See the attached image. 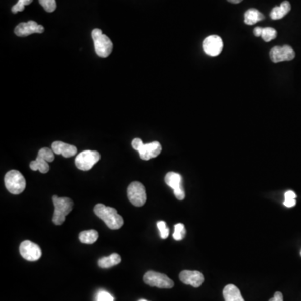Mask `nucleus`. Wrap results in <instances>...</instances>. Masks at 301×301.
<instances>
[{"mask_svg": "<svg viewBox=\"0 0 301 301\" xmlns=\"http://www.w3.org/2000/svg\"><path fill=\"white\" fill-rule=\"evenodd\" d=\"M284 198L285 199H295L296 198V194L293 191H287L285 192V194H284Z\"/></svg>", "mask_w": 301, "mask_h": 301, "instance_id": "31", "label": "nucleus"}, {"mask_svg": "<svg viewBox=\"0 0 301 301\" xmlns=\"http://www.w3.org/2000/svg\"><path fill=\"white\" fill-rule=\"evenodd\" d=\"M144 282L152 287H158L160 289H171L174 286V282L162 273L150 270L143 277Z\"/></svg>", "mask_w": 301, "mask_h": 301, "instance_id": "6", "label": "nucleus"}, {"mask_svg": "<svg viewBox=\"0 0 301 301\" xmlns=\"http://www.w3.org/2000/svg\"><path fill=\"white\" fill-rule=\"evenodd\" d=\"M44 31V26L30 20L29 22L20 23L15 28V34L19 37H26L33 34H42Z\"/></svg>", "mask_w": 301, "mask_h": 301, "instance_id": "12", "label": "nucleus"}, {"mask_svg": "<svg viewBox=\"0 0 301 301\" xmlns=\"http://www.w3.org/2000/svg\"><path fill=\"white\" fill-rule=\"evenodd\" d=\"M52 202L55 208L52 222L56 225H61L66 221V217L72 211L73 201L69 197H59L56 195H54Z\"/></svg>", "mask_w": 301, "mask_h": 301, "instance_id": "2", "label": "nucleus"}, {"mask_svg": "<svg viewBox=\"0 0 301 301\" xmlns=\"http://www.w3.org/2000/svg\"><path fill=\"white\" fill-rule=\"evenodd\" d=\"M144 142L141 139L135 138L133 141H132V142H131V145H132V147H133L135 150H138V149L140 148V146Z\"/></svg>", "mask_w": 301, "mask_h": 301, "instance_id": "29", "label": "nucleus"}, {"mask_svg": "<svg viewBox=\"0 0 301 301\" xmlns=\"http://www.w3.org/2000/svg\"><path fill=\"white\" fill-rule=\"evenodd\" d=\"M186 236V228L185 226L182 224H177L174 226V233H173V237L175 240L180 241L182 240Z\"/></svg>", "mask_w": 301, "mask_h": 301, "instance_id": "24", "label": "nucleus"}, {"mask_svg": "<svg viewBox=\"0 0 301 301\" xmlns=\"http://www.w3.org/2000/svg\"><path fill=\"white\" fill-rule=\"evenodd\" d=\"M269 301H284V298H283V294L281 292L277 291L275 292V295L273 298L270 299Z\"/></svg>", "mask_w": 301, "mask_h": 301, "instance_id": "30", "label": "nucleus"}, {"mask_svg": "<svg viewBox=\"0 0 301 301\" xmlns=\"http://www.w3.org/2000/svg\"><path fill=\"white\" fill-rule=\"evenodd\" d=\"M51 149L56 155H62L66 158H71L77 153V148L75 146L60 141H54L51 144Z\"/></svg>", "mask_w": 301, "mask_h": 301, "instance_id": "15", "label": "nucleus"}, {"mask_svg": "<svg viewBox=\"0 0 301 301\" xmlns=\"http://www.w3.org/2000/svg\"><path fill=\"white\" fill-rule=\"evenodd\" d=\"M263 20H265V15L256 9H249L244 14V23L246 25H254Z\"/></svg>", "mask_w": 301, "mask_h": 301, "instance_id": "19", "label": "nucleus"}, {"mask_svg": "<svg viewBox=\"0 0 301 301\" xmlns=\"http://www.w3.org/2000/svg\"><path fill=\"white\" fill-rule=\"evenodd\" d=\"M29 168L33 171H39L41 173H47L49 171V163L44 159L37 158L29 164Z\"/></svg>", "mask_w": 301, "mask_h": 301, "instance_id": "21", "label": "nucleus"}, {"mask_svg": "<svg viewBox=\"0 0 301 301\" xmlns=\"http://www.w3.org/2000/svg\"><path fill=\"white\" fill-rule=\"evenodd\" d=\"M100 153L96 150H84L75 158V166L78 169L89 171L100 161Z\"/></svg>", "mask_w": 301, "mask_h": 301, "instance_id": "5", "label": "nucleus"}, {"mask_svg": "<svg viewBox=\"0 0 301 301\" xmlns=\"http://www.w3.org/2000/svg\"><path fill=\"white\" fill-rule=\"evenodd\" d=\"M277 36V31L274 28H263L262 34L261 37L265 42L272 41L273 39H275Z\"/></svg>", "mask_w": 301, "mask_h": 301, "instance_id": "23", "label": "nucleus"}, {"mask_svg": "<svg viewBox=\"0 0 301 301\" xmlns=\"http://www.w3.org/2000/svg\"><path fill=\"white\" fill-rule=\"evenodd\" d=\"M224 48V43L221 37L219 35H210L207 37L203 42V49L204 52L210 56L220 55Z\"/></svg>", "mask_w": 301, "mask_h": 301, "instance_id": "10", "label": "nucleus"}, {"mask_svg": "<svg viewBox=\"0 0 301 301\" xmlns=\"http://www.w3.org/2000/svg\"><path fill=\"white\" fill-rule=\"evenodd\" d=\"M179 279L185 284H189L197 288L201 286L204 281V276L197 270H183L180 273Z\"/></svg>", "mask_w": 301, "mask_h": 301, "instance_id": "13", "label": "nucleus"}, {"mask_svg": "<svg viewBox=\"0 0 301 301\" xmlns=\"http://www.w3.org/2000/svg\"><path fill=\"white\" fill-rule=\"evenodd\" d=\"M166 184L173 188L174 195L178 200H183L185 198V192L182 187V177L179 173H167L165 176Z\"/></svg>", "mask_w": 301, "mask_h": 301, "instance_id": "9", "label": "nucleus"}, {"mask_svg": "<svg viewBox=\"0 0 301 301\" xmlns=\"http://www.w3.org/2000/svg\"><path fill=\"white\" fill-rule=\"evenodd\" d=\"M127 197L134 206H143L146 202V187L141 182H131L127 188Z\"/></svg>", "mask_w": 301, "mask_h": 301, "instance_id": "7", "label": "nucleus"}, {"mask_svg": "<svg viewBox=\"0 0 301 301\" xmlns=\"http://www.w3.org/2000/svg\"><path fill=\"white\" fill-rule=\"evenodd\" d=\"M37 158L44 159L48 163H52L55 159V153H54L53 150L49 147H43L39 150Z\"/></svg>", "mask_w": 301, "mask_h": 301, "instance_id": "22", "label": "nucleus"}, {"mask_svg": "<svg viewBox=\"0 0 301 301\" xmlns=\"http://www.w3.org/2000/svg\"><path fill=\"white\" fill-rule=\"evenodd\" d=\"M114 299H113V297L111 295V294L108 293V292L104 291V290H102V291L99 292L97 294V299H96V301H113Z\"/></svg>", "mask_w": 301, "mask_h": 301, "instance_id": "28", "label": "nucleus"}, {"mask_svg": "<svg viewBox=\"0 0 301 301\" xmlns=\"http://www.w3.org/2000/svg\"><path fill=\"white\" fill-rule=\"evenodd\" d=\"M262 30L263 28H260V27H256V28H255V29H254V34H255V36H261V34H262Z\"/></svg>", "mask_w": 301, "mask_h": 301, "instance_id": "33", "label": "nucleus"}, {"mask_svg": "<svg viewBox=\"0 0 301 301\" xmlns=\"http://www.w3.org/2000/svg\"><path fill=\"white\" fill-rule=\"evenodd\" d=\"M92 39L95 44V52L102 58L110 56L113 49V44L111 39L102 33L100 29H95L92 31Z\"/></svg>", "mask_w": 301, "mask_h": 301, "instance_id": "4", "label": "nucleus"}, {"mask_svg": "<svg viewBox=\"0 0 301 301\" xmlns=\"http://www.w3.org/2000/svg\"><path fill=\"white\" fill-rule=\"evenodd\" d=\"M138 301H148V300H146V299H140V300Z\"/></svg>", "mask_w": 301, "mask_h": 301, "instance_id": "35", "label": "nucleus"}, {"mask_svg": "<svg viewBox=\"0 0 301 301\" xmlns=\"http://www.w3.org/2000/svg\"><path fill=\"white\" fill-rule=\"evenodd\" d=\"M94 212L95 215L100 218L110 229H119L124 224L122 217L112 207L105 206L104 204H96L94 208Z\"/></svg>", "mask_w": 301, "mask_h": 301, "instance_id": "1", "label": "nucleus"}, {"mask_svg": "<svg viewBox=\"0 0 301 301\" xmlns=\"http://www.w3.org/2000/svg\"><path fill=\"white\" fill-rule=\"evenodd\" d=\"M33 2V0H19L16 5H14L12 7L13 14H17L19 12H22L25 10V8L26 5H29Z\"/></svg>", "mask_w": 301, "mask_h": 301, "instance_id": "25", "label": "nucleus"}, {"mask_svg": "<svg viewBox=\"0 0 301 301\" xmlns=\"http://www.w3.org/2000/svg\"><path fill=\"white\" fill-rule=\"evenodd\" d=\"M137 152L142 160L148 161L152 158H157L160 154L162 152V146L158 141H153L150 143H143L140 146Z\"/></svg>", "mask_w": 301, "mask_h": 301, "instance_id": "14", "label": "nucleus"}, {"mask_svg": "<svg viewBox=\"0 0 301 301\" xmlns=\"http://www.w3.org/2000/svg\"><path fill=\"white\" fill-rule=\"evenodd\" d=\"M300 255H301V251H300Z\"/></svg>", "mask_w": 301, "mask_h": 301, "instance_id": "36", "label": "nucleus"}, {"mask_svg": "<svg viewBox=\"0 0 301 301\" xmlns=\"http://www.w3.org/2000/svg\"><path fill=\"white\" fill-rule=\"evenodd\" d=\"M157 226H158V230L160 232L161 238L165 239V238H168V235H169V228L167 227L165 222H158Z\"/></svg>", "mask_w": 301, "mask_h": 301, "instance_id": "27", "label": "nucleus"}, {"mask_svg": "<svg viewBox=\"0 0 301 301\" xmlns=\"http://www.w3.org/2000/svg\"><path fill=\"white\" fill-rule=\"evenodd\" d=\"M5 187L12 194L22 193L26 187V181L24 176L17 170H11L5 177Z\"/></svg>", "mask_w": 301, "mask_h": 301, "instance_id": "3", "label": "nucleus"}, {"mask_svg": "<svg viewBox=\"0 0 301 301\" xmlns=\"http://www.w3.org/2000/svg\"><path fill=\"white\" fill-rule=\"evenodd\" d=\"M122 258L117 253H113L107 257H102L98 260V265L102 269H108L115 265H119Z\"/></svg>", "mask_w": 301, "mask_h": 301, "instance_id": "18", "label": "nucleus"}, {"mask_svg": "<svg viewBox=\"0 0 301 301\" xmlns=\"http://www.w3.org/2000/svg\"><path fill=\"white\" fill-rule=\"evenodd\" d=\"M20 253L21 256L28 261H36L40 259L42 255L39 246L29 240H25L21 243Z\"/></svg>", "mask_w": 301, "mask_h": 301, "instance_id": "8", "label": "nucleus"}, {"mask_svg": "<svg viewBox=\"0 0 301 301\" xmlns=\"http://www.w3.org/2000/svg\"><path fill=\"white\" fill-rule=\"evenodd\" d=\"M228 2L232 3V4H239L242 2L243 0H228Z\"/></svg>", "mask_w": 301, "mask_h": 301, "instance_id": "34", "label": "nucleus"}, {"mask_svg": "<svg viewBox=\"0 0 301 301\" xmlns=\"http://www.w3.org/2000/svg\"><path fill=\"white\" fill-rule=\"evenodd\" d=\"M99 238V233L95 229L83 231L79 234V239L82 243L85 244H92L97 241Z\"/></svg>", "mask_w": 301, "mask_h": 301, "instance_id": "20", "label": "nucleus"}, {"mask_svg": "<svg viewBox=\"0 0 301 301\" xmlns=\"http://www.w3.org/2000/svg\"><path fill=\"white\" fill-rule=\"evenodd\" d=\"M223 294L225 301H245L241 294L240 290L234 284L226 285Z\"/></svg>", "mask_w": 301, "mask_h": 301, "instance_id": "16", "label": "nucleus"}, {"mask_svg": "<svg viewBox=\"0 0 301 301\" xmlns=\"http://www.w3.org/2000/svg\"><path fill=\"white\" fill-rule=\"evenodd\" d=\"M270 56L274 63H279L282 61H292L295 57V52L289 45L275 46L270 51Z\"/></svg>", "mask_w": 301, "mask_h": 301, "instance_id": "11", "label": "nucleus"}, {"mask_svg": "<svg viewBox=\"0 0 301 301\" xmlns=\"http://www.w3.org/2000/svg\"><path fill=\"white\" fill-rule=\"evenodd\" d=\"M291 10V5L289 1H284L281 5L274 8L270 13V18L273 20H281L286 16Z\"/></svg>", "mask_w": 301, "mask_h": 301, "instance_id": "17", "label": "nucleus"}, {"mask_svg": "<svg viewBox=\"0 0 301 301\" xmlns=\"http://www.w3.org/2000/svg\"><path fill=\"white\" fill-rule=\"evenodd\" d=\"M39 2L46 12H54L56 9V0H39Z\"/></svg>", "mask_w": 301, "mask_h": 301, "instance_id": "26", "label": "nucleus"}, {"mask_svg": "<svg viewBox=\"0 0 301 301\" xmlns=\"http://www.w3.org/2000/svg\"><path fill=\"white\" fill-rule=\"evenodd\" d=\"M295 204H296L295 199H285L284 202V205L287 208H292V207L295 206Z\"/></svg>", "mask_w": 301, "mask_h": 301, "instance_id": "32", "label": "nucleus"}]
</instances>
